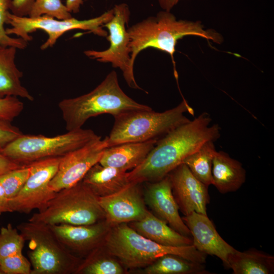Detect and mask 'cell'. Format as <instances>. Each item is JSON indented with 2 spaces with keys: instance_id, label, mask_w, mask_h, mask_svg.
<instances>
[{
  "instance_id": "e0dca14e",
  "label": "cell",
  "mask_w": 274,
  "mask_h": 274,
  "mask_svg": "<svg viewBox=\"0 0 274 274\" xmlns=\"http://www.w3.org/2000/svg\"><path fill=\"white\" fill-rule=\"evenodd\" d=\"M182 219L190 230L196 249L206 255L217 257L225 267L229 268L228 257L235 249L221 237L207 215L193 212Z\"/></svg>"
},
{
  "instance_id": "8992f818",
  "label": "cell",
  "mask_w": 274,
  "mask_h": 274,
  "mask_svg": "<svg viewBox=\"0 0 274 274\" xmlns=\"http://www.w3.org/2000/svg\"><path fill=\"white\" fill-rule=\"evenodd\" d=\"M17 228L28 242L31 274L75 273L82 260L65 247L49 225L28 221Z\"/></svg>"
},
{
  "instance_id": "7c38bea8",
  "label": "cell",
  "mask_w": 274,
  "mask_h": 274,
  "mask_svg": "<svg viewBox=\"0 0 274 274\" xmlns=\"http://www.w3.org/2000/svg\"><path fill=\"white\" fill-rule=\"evenodd\" d=\"M108 147L107 137L101 140L100 136L60 157L57 171L49 183L50 187L57 192L77 184L99 162Z\"/></svg>"
},
{
  "instance_id": "74e56055",
  "label": "cell",
  "mask_w": 274,
  "mask_h": 274,
  "mask_svg": "<svg viewBox=\"0 0 274 274\" xmlns=\"http://www.w3.org/2000/svg\"><path fill=\"white\" fill-rule=\"evenodd\" d=\"M180 0H158L160 7L164 11H170Z\"/></svg>"
},
{
  "instance_id": "d6986e66",
  "label": "cell",
  "mask_w": 274,
  "mask_h": 274,
  "mask_svg": "<svg viewBox=\"0 0 274 274\" xmlns=\"http://www.w3.org/2000/svg\"><path fill=\"white\" fill-rule=\"evenodd\" d=\"M129 223L139 234L159 244L173 247L193 245L192 238L176 231L148 210L142 219Z\"/></svg>"
},
{
  "instance_id": "3957f363",
  "label": "cell",
  "mask_w": 274,
  "mask_h": 274,
  "mask_svg": "<svg viewBox=\"0 0 274 274\" xmlns=\"http://www.w3.org/2000/svg\"><path fill=\"white\" fill-rule=\"evenodd\" d=\"M58 107L67 131L81 128L87 120L99 115L109 114L115 117L127 112L152 109L135 101L123 91L115 71L109 73L91 91L62 99Z\"/></svg>"
},
{
  "instance_id": "e575fe53",
  "label": "cell",
  "mask_w": 274,
  "mask_h": 274,
  "mask_svg": "<svg viewBox=\"0 0 274 274\" xmlns=\"http://www.w3.org/2000/svg\"><path fill=\"white\" fill-rule=\"evenodd\" d=\"M22 166L6 156L0 149V176L14 169Z\"/></svg>"
},
{
  "instance_id": "4316f807",
  "label": "cell",
  "mask_w": 274,
  "mask_h": 274,
  "mask_svg": "<svg viewBox=\"0 0 274 274\" xmlns=\"http://www.w3.org/2000/svg\"><path fill=\"white\" fill-rule=\"evenodd\" d=\"M17 228L9 223L0 229V259L22 252L25 239Z\"/></svg>"
},
{
  "instance_id": "52a82bcc",
  "label": "cell",
  "mask_w": 274,
  "mask_h": 274,
  "mask_svg": "<svg viewBox=\"0 0 274 274\" xmlns=\"http://www.w3.org/2000/svg\"><path fill=\"white\" fill-rule=\"evenodd\" d=\"M105 219L97 197L82 180L57 192L45 209L29 219L48 225H90Z\"/></svg>"
},
{
  "instance_id": "4dcf8cb0",
  "label": "cell",
  "mask_w": 274,
  "mask_h": 274,
  "mask_svg": "<svg viewBox=\"0 0 274 274\" xmlns=\"http://www.w3.org/2000/svg\"><path fill=\"white\" fill-rule=\"evenodd\" d=\"M3 274H31V264L22 252L0 259Z\"/></svg>"
},
{
  "instance_id": "484cf974",
  "label": "cell",
  "mask_w": 274,
  "mask_h": 274,
  "mask_svg": "<svg viewBox=\"0 0 274 274\" xmlns=\"http://www.w3.org/2000/svg\"><path fill=\"white\" fill-rule=\"evenodd\" d=\"M124 269L116 258L108 254L102 245L97 247L81 261L76 274H122Z\"/></svg>"
},
{
  "instance_id": "5b68a950",
  "label": "cell",
  "mask_w": 274,
  "mask_h": 274,
  "mask_svg": "<svg viewBox=\"0 0 274 274\" xmlns=\"http://www.w3.org/2000/svg\"><path fill=\"white\" fill-rule=\"evenodd\" d=\"M194 111L183 98L176 107L163 112L133 111L114 117V123L107 136L108 147L128 142L159 140L179 126L189 122L185 115Z\"/></svg>"
},
{
  "instance_id": "7402d4cb",
  "label": "cell",
  "mask_w": 274,
  "mask_h": 274,
  "mask_svg": "<svg viewBox=\"0 0 274 274\" xmlns=\"http://www.w3.org/2000/svg\"><path fill=\"white\" fill-rule=\"evenodd\" d=\"M17 50L14 47L0 45V98L14 96L32 101L33 96L21 82L23 73L16 64Z\"/></svg>"
},
{
  "instance_id": "ba28073f",
  "label": "cell",
  "mask_w": 274,
  "mask_h": 274,
  "mask_svg": "<svg viewBox=\"0 0 274 274\" xmlns=\"http://www.w3.org/2000/svg\"><path fill=\"white\" fill-rule=\"evenodd\" d=\"M99 137L91 129L82 128L54 136L22 134L1 151L12 161L24 166L45 158L62 157Z\"/></svg>"
},
{
  "instance_id": "f546056e",
  "label": "cell",
  "mask_w": 274,
  "mask_h": 274,
  "mask_svg": "<svg viewBox=\"0 0 274 274\" xmlns=\"http://www.w3.org/2000/svg\"><path fill=\"white\" fill-rule=\"evenodd\" d=\"M12 0H0V45L12 46L17 49L27 47L28 42L20 38H15L8 35L4 25L7 22V15L10 11Z\"/></svg>"
},
{
  "instance_id": "277c9868",
  "label": "cell",
  "mask_w": 274,
  "mask_h": 274,
  "mask_svg": "<svg viewBox=\"0 0 274 274\" xmlns=\"http://www.w3.org/2000/svg\"><path fill=\"white\" fill-rule=\"evenodd\" d=\"M102 246L129 269L145 267L166 254L178 255L201 264L206 263L207 256L193 245L173 247L159 244L139 234L126 223L112 225Z\"/></svg>"
},
{
  "instance_id": "8d00e7d4",
  "label": "cell",
  "mask_w": 274,
  "mask_h": 274,
  "mask_svg": "<svg viewBox=\"0 0 274 274\" xmlns=\"http://www.w3.org/2000/svg\"><path fill=\"white\" fill-rule=\"evenodd\" d=\"M83 4V0H66L65 5L70 12L77 13Z\"/></svg>"
},
{
  "instance_id": "30bf717a",
  "label": "cell",
  "mask_w": 274,
  "mask_h": 274,
  "mask_svg": "<svg viewBox=\"0 0 274 274\" xmlns=\"http://www.w3.org/2000/svg\"><path fill=\"white\" fill-rule=\"evenodd\" d=\"M113 9L112 18L104 25L109 32L107 37L110 42L109 48L102 51L88 50L84 53L91 59L102 63H110L113 67L119 68L130 88L144 90L135 81L134 64L131 60L130 38L126 29L130 15L129 7L126 4L121 3L115 5Z\"/></svg>"
},
{
  "instance_id": "4fadbf2b",
  "label": "cell",
  "mask_w": 274,
  "mask_h": 274,
  "mask_svg": "<svg viewBox=\"0 0 274 274\" xmlns=\"http://www.w3.org/2000/svg\"><path fill=\"white\" fill-rule=\"evenodd\" d=\"M167 176L174 198L184 216L193 212L207 215L208 187L196 179L186 164H180Z\"/></svg>"
},
{
  "instance_id": "603a6c76",
  "label": "cell",
  "mask_w": 274,
  "mask_h": 274,
  "mask_svg": "<svg viewBox=\"0 0 274 274\" xmlns=\"http://www.w3.org/2000/svg\"><path fill=\"white\" fill-rule=\"evenodd\" d=\"M233 274H271L274 272V256L255 249L235 250L228 257Z\"/></svg>"
},
{
  "instance_id": "d590c367",
  "label": "cell",
  "mask_w": 274,
  "mask_h": 274,
  "mask_svg": "<svg viewBox=\"0 0 274 274\" xmlns=\"http://www.w3.org/2000/svg\"><path fill=\"white\" fill-rule=\"evenodd\" d=\"M12 212L9 205V199L0 183V215L4 213Z\"/></svg>"
},
{
  "instance_id": "d4e9b609",
  "label": "cell",
  "mask_w": 274,
  "mask_h": 274,
  "mask_svg": "<svg viewBox=\"0 0 274 274\" xmlns=\"http://www.w3.org/2000/svg\"><path fill=\"white\" fill-rule=\"evenodd\" d=\"M216 151L214 142L208 141L185 158L182 162L196 179L208 187L213 183L212 163Z\"/></svg>"
},
{
  "instance_id": "6da1fadb",
  "label": "cell",
  "mask_w": 274,
  "mask_h": 274,
  "mask_svg": "<svg viewBox=\"0 0 274 274\" xmlns=\"http://www.w3.org/2000/svg\"><path fill=\"white\" fill-rule=\"evenodd\" d=\"M211 122L210 115L203 112L158 140L144 161L128 172L129 181L141 183L160 180L204 143L216 141L221 128L217 124L211 125Z\"/></svg>"
},
{
  "instance_id": "9a60e30c",
  "label": "cell",
  "mask_w": 274,
  "mask_h": 274,
  "mask_svg": "<svg viewBox=\"0 0 274 274\" xmlns=\"http://www.w3.org/2000/svg\"><path fill=\"white\" fill-rule=\"evenodd\" d=\"M49 225L61 243L72 254L87 255L102 244L112 226L106 219L90 225Z\"/></svg>"
},
{
  "instance_id": "8fae6325",
  "label": "cell",
  "mask_w": 274,
  "mask_h": 274,
  "mask_svg": "<svg viewBox=\"0 0 274 274\" xmlns=\"http://www.w3.org/2000/svg\"><path fill=\"white\" fill-rule=\"evenodd\" d=\"M60 157L41 159L31 163L30 173L24 186L13 198L9 199L12 212L28 214L32 210H44L56 192L49 186L56 174Z\"/></svg>"
},
{
  "instance_id": "d6a6232c",
  "label": "cell",
  "mask_w": 274,
  "mask_h": 274,
  "mask_svg": "<svg viewBox=\"0 0 274 274\" xmlns=\"http://www.w3.org/2000/svg\"><path fill=\"white\" fill-rule=\"evenodd\" d=\"M22 134L11 121L0 118V149H4Z\"/></svg>"
},
{
  "instance_id": "83f0119b",
  "label": "cell",
  "mask_w": 274,
  "mask_h": 274,
  "mask_svg": "<svg viewBox=\"0 0 274 274\" xmlns=\"http://www.w3.org/2000/svg\"><path fill=\"white\" fill-rule=\"evenodd\" d=\"M44 15L60 20L72 17L71 13L61 0H35L28 16L38 17Z\"/></svg>"
},
{
  "instance_id": "5bb4252c",
  "label": "cell",
  "mask_w": 274,
  "mask_h": 274,
  "mask_svg": "<svg viewBox=\"0 0 274 274\" xmlns=\"http://www.w3.org/2000/svg\"><path fill=\"white\" fill-rule=\"evenodd\" d=\"M140 184L130 182L113 194L98 197L105 219L112 225L138 221L145 216L148 210Z\"/></svg>"
},
{
  "instance_id": "2e32d148",
  "label": "cell",
  "mask_w": 274,
  "mask_h": 274,
  "mask_svg": "<svg viewBox=\"0 0 274 274\" xmlns=\"http://www.w3.org/2000/svg\"><path fill=\"white\" fill-rule=\"evenodd\" d=\"M144 199L154 215L180 234L191 235L189 229L179 213V207L173 194L171 183L167 175L160 180L146 182Z\"/></svg>"
},
{
  "instance_id": "9c48e42d",
  "label": "cell",
  "mask_w": 274,
  "mask_h": 274,
  "mask_svg": "<svg viewBox=\"0 0 274 274\" xmlns=\"http://www.w3.org/2000/svg\"><path fill=\"white\" fill-rule=\"evenodd\" d=\"M114 10L112 9L95 18L86 20H78L74 17L66 19H57L44 15L38 17L18 16L9 12L7 24L11 27L6 28V33L14 35L27 42L32 39L29 33L40 29L48 35L47 40L41 46L42 50L52 47L57 40L64 33L74 29L88 30L95 35L107 37L108 32L102 28L104 24L113 17Z\"/></svg>"
},
{
  "instance_id": "44dd1931",
  "label": "cell",
  "mask_w": 274,
  "mask_h": 274,
  "mask_svg": "<svg viewBox=\"0 0 274 274\" xmlns=\"http://www.w3.org/2000/svg\"><path fill=\"white\" fill-rule=\"evenodd\" d=\"M82 181L98 197L113 194L130 183L127 172L99 163L87 172Z\"/></svg>"
},
{
  "instance_id": "f1b7e54d",
  "label": "cell",
  "mask_w": 274,
  "mask_h": 274,
  "mask_svg": "<svg viewBox=\"0 0 274 274\" xmlns=\"http://www.w3.org/2000/svg\"><path fill=\"white\" fill-rule=\"evenodd\" d=\"M30 173L29 166H22L0 176L2 185L8 199L14 197L21 190Z\"/></svg>"
},
{
  "instance_id": "836d02e7",
  "label": "cell",
  "mask_w": 274,
  "mask_h": 274,
  "mask_svg": "<svg viewBox=\"0 0 274 274\" xmlns=\"http://www.w3.org/2000/svg\"><path fill=\"white\" fill-rule=\"evenodd\" d=\"M35 0H12L11 13L18 16H28Z\"/></svg>"
},
{
  "instance_id": "7a4b0ae2",
  "label": "cell",
  "mask_w": 274,
  "mask_h": 274,
  "mask_svg": "<svg viewBox=\"0 0 274 274\" xmlns=\"http://www.w3.org/2000/svg\"><path fill=\"white\" fill-rule=\"evenodd\" d=\"M130 38L129 48L132 63L139 53L148 48H153L168 54L178 79L174 55L178 41L187 36H195L220 44L222 37L212 29H204L199 21L177 20L170 11H162L127 29Z\"/></svg>"
},
{
  "instance_id": "1f68e13d",
  "label": "cell",
  "mask_w": 274,
  "mask_h": 274,
  "mask_svg": "<svg viewBox=\"0 0 274 274\" xmlns=\"http://www.w3.org/2000/svg\"><path fill=\"white\" fill-rule=\"evenodd\" d=\"M23 103L18 97L8 96L0 98V118L12 122L22 112Z\"/></svg>"
},
{
  "instance_id": "cb8c5ba5",
  "label": "cell",
  "mask_w": 274,
  "mask_h": 274,
  "mask_svg": "<svg viewBox=\"0 0 274 274\" xmlns=\"http://www.w3.org/2000/svg\"><path fill=\"white\" fill-rule=\"evenodd\" d=\"M146 274H211L204 264L190 261L178 255L166 254L145 267Z\"/></svg>"
},
{
  "instance_id": "ac0fdd59",
  "label": "cell",
  "mask_w": 274,
  "mask_h": 274,
  "mask_svg": "<svg viewBox=\"0 0 274 274\" xmlns=\"http://www.w3.org/2000/svg\"><path fill=\"white\" fill-rule=\"evenodd\" d=\"M157 141L128 142L108 147L98 163L125 172L131 170L144 161Z\"/></svg>"
},
{
  "instance_id": "ffe728a7",
  "label": "cell",
  "mask_w": 274,
  "mask_h": 274,
  "mask_svg": "<svg viewBox=\"0 0 274 274\" xmlns=\"http://www.w3.org/2000/svg\"><path fill=\"white\" fill-rule=\"evenodd\" d=\"M212 173L213 185L222 194L237 191L246 178L242 163L222 151H217L215 154Z\"/></svg>"
}]
</instances>
